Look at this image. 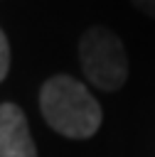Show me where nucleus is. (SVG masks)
<instances>
[{
    "mask_svg": "<svg viewBox=\"0 0 155 157\" xmlns=\"http://www.w3.org/2000/svg\"><path fill=\"white\" fill-rule=\"evenodd\" d=\"M39 108L49 128L64 137L86 140L101 125V105L84 83L71 76H52L39 91Z\"/></svg>",
    "mask_w": 155,
    "mask_h": 157,
    "instance_id": "nucleus-1",
    "label": "nucleus"
},
{
    "mask_svg": "<svg viewBox=\"0 0 155 157\" xmlns=\"http://www.w3.org/2000/svg\"><path fill=\"white\" fill-rule=\"evenodd\" d=\"M79 59L86 78L101 91H118L128 78V56L121 37L108 27H89L79 39Z\"/></svg>",
    "mask_w": 155,
    "mask_h": 157,
    "instance_id": "nucleus-2",
    "label": "nucleus"
},
{
    "mask_svg": "<svg viewBox=\"0 0 155 157\" xmlns=\"http://www.w3.org/2000/svg\"><path fill=\"white\" fill-rule=\"evenodd\" d=\"M0 157H37L27 118L15 103H0Z\"/></svg>",
    "mask_w": 155,
    "mask_h": 157,
    "instance_id": "nucleus-3",
    "label": "nucleus"
},
{
    "mask_svg": "<svg viewBox=\"0 0 155 157\" xmlns=\"http://www.w3.org/2000/svg\"><path fill=\"white\" fill-rule=\"evenodd\" d=\"M7 69H10V44L5 32L0 29V81L7 76Z\"/></svg>",
    "mask_w": 155,
    "mask_h": 157,
    "instance_id": "nucleus-4",
    "label": "nucleus"
},
{
    "mask_svg": "<svg viewBox=\"0 0 155 157\" xmlns=\"http://www.w3.org/2000/svg\"><path fill=\"white\" fill-rule=\"evenodd\" d=\"M140 12H145V15H150V17H155V0H130Z\"/></svg>",
    "mask_w": 155,
    "mask_h": 157,
    "instance_id": "nucleus-5",
    "label": "nucleus"
}]
</instances>
